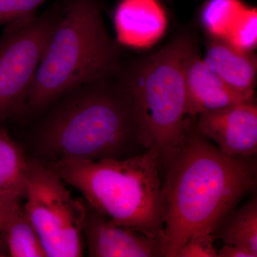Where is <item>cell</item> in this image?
Listing matches in <instances>:
<instances>
[{
  "mask_svg": "<svg viewBox=\"0 0 257 257\" xmlns=\"http://www.w3.org/2000/svg\"><path fill=\"white\" fill-rule=\"evenodd\" d=\"M164 256L176 257L194 233H211L229 211L256 192V155L229 156L191 122L184 143L160 164Z\"/></svg>",
  "mask_w": 257,
  "mask_h": 257,
  "instance_id": "obj_1",
  "label": "cell"
},
{
  "mask_svg": "<svg viewBox=\"0 0 257 257\" xmlns=\"http://www.w3.org/2000/svg\"><path fill=\"white\" fill-rule=\"evenodd\" d=\"M120 73L78 86L54 101L34 134L35 158L42 163L123 160L145 150Z\"/></svg>",
  "mask_w": 257,
  "mask_h": 257,
  "instance_id": "obj_2",
  "label": "cell"
},
{
  "mask_svg": "<svg viewBox=\"0 0 257 257\" xmlns=\"http://www.w3.org/2000/svg\"><path fill=\"white\" fill-rule=\"evenodd\" d=\"M29 93L26 115L40 116L74 88L119 73V43L108 33L101 0H63Z\"/></svg>",
  "mask_w": 257,
  "mask_h": 257,
  "instance_id": "obj_3",
  "label": "cell"
},
{
  "mask_svg": "<svg viewBox=\"0 0 257 257\" xmlns=\"http://www.w3.org/2000/svg\"><path fill=\"white\" fill-rule=\"evenodd\" d=\"M78 189L84 202L116 224L164 241L160 155L147 150L134 156L99 161L44 163Z\"/></svg>",
  "mask_w": 257,
  "mask_h": 257,
  "instance_id": "obj_4",
  "label": "cell"
},
{
  "mask_svg": "<svg viewBox=\"0 0 257 257\" xmlns=\"http://www.w3.org/2000/svg\"><path fill=\"white\" fill-rule=\"evenodd\" d=\"M195 50L192 36L179 34L157 53L121 68L139 141L158 152L160 163L184 143L192 122L186 118L184 72Z\"/></svg>",
  "mask_w": 257,
  "mask_h": 257,
  "instance_id": "obj_5",
  "label": "cell"
},
{
  "mask_svg": "<svg viewBox=\"0 0 257 257\" xmlns=\"http://www.w3.org/2000/svg\"><path fill=\"white\" fill-rule=\"evenodd\" d=\"M24 209L40 235L47 257L83 256L86 204L63 180L36 158H28Z\"/></svg>",
  "mask_w": 257,
  "mask_h": 257,
  "instance_id": "obj_6",
  "label": "cell"
},
{
  "mask_svg": "<svg viewBox=\"0 0 257 257\" xmlns=\"http://www.w3.org/2000/svg\"><path fill=\"white\" fill-rule=\"evenodd\" d=\"M62 15L56 3L42 14L6 25L0 37V124L26 115L32 83Z\"/></svg>",
  "mask_w": 257,
  "mask_h": 257,
  "instance_id": "obj_7",
  "label": "cell"
},
{
  "mask_svg": "<svg viewBox=\"0 0 257 257\" xmlns=\"http://www.w3.org/2000/svg\"><path fill=\"white\" fill-rule=\"evenodd\" d=\"M195 128L229 156L257 153V106L254 101L207 111L196 116Z\"/></svg>",
  "mask_w": 257,
  "mask_h": 257,
  "instance_id": "obj_8",
  "label": "cell"
},
{
  "mask_svg": "<svg viewBox=\"0 0 257 257\" xmlns=\"http://www.w3.org/2000/svg\"><path fill=\"white\" fill-rule=\"evenodd\" d=\"M83 236L92 257H160L164 241L116 224L85 202Z\"/></svg>",
  "mask_w": 257,
  "mask_h": 257,
  "instance_id": "obj_9",
  "label": "cell"
},
{
  "mask_svg": "<svg viewBox=\"0 0 257 257\" xmlns=\"http://www.w3.org/2000/svg\"><path fill=\"white\" fill-rule=\"evenodd\" d=\"M186 114L191 119L207 111L254 101V95L236 90L213 72L194 51L184 72Z\"/></svg>",
  "mask_w": 257,
  "mask_h": 257,
  "instance_id": "obj_10",
  "label": "cell"
},
{
  "mask_svg": "<svg viewBox=\"0 0 257 257\" xmlns=\"http://www.w3.org/2000/svg\"><path fill=\"white\" fill-rule=\"evenodd\" d=\"M114 20L118 43L138 48L158 41L167 25L165 10L158 0H121Z\"/></svg>",
  "mask_w": 257,
  "mask_h": 257,
  "instance_id": "obj_11",
  "label": "cell"
},
{
  "mask_svg": "<svg viewBox=\"0 0 257 257\" xmlns=\"http://www.w3.org/2000/svg\"><path fill=\"white\" fill-rule=\"evenodd\" d=\"M203 60L230 87L254 95L257 60L251 52L238 50L226 40L211 37Z\"/></svg>",
  "mask_w": 257,
  "mask_h": 257,
  "instance_id": "obj_12",
  "label": "cell"
},
{
  "mask_svg": "<svg viewBox=\"0 0 257 257\" xmlns=\"http://www.w3.org/2000/svg\"><path fill=\"white\" fill-rule=\"evenodd\" d=\"M224 244L245 248L257 256V196L236 207L223 218L212 233Z\"/></svg>",
  "mask_w": 257,
  "mask_h": 257,
  "instance_id": "obj_13",
  "label": "cell"
},
{
  "mask_svg": "<svg viewBox=\"0 0 257 257\" xmlns=\"http://www.w3.org/2000/svg\"><path fill=\"white\" fill-rule=\"evenodd\" d=\"M4 236L8 256H47L40 235L21 204L10 214L5 225Z\"/></svg>",
  "mask_w": 257,
  "mask_h": 257,
  "instance_id": "obj_14",
  "label": "cell"
},
{
  "mask_svg": "<svg viewBox=\"0 0 257 257\" xmlns=\"http://www.w3.org/2000/svg\"><path fill=\"white\" fill-rule=\"evenodd\" d=\"M25 152L0 128V189L26 193L28 162Z\"/></svg>",
  "mask_w": 257,
  "mask_h": 257,
  "instance_id": "obj_15",
  "label": "cell"
},
{
  "mask_svg": "<svg viewBox=\"0 0 257 257\" xmlns=\"http://www.w3.org/2000/svg\"><path fill=\"white\" fill-rule=\"evenodd\" d=\"M246 5L241 0H207L201 12V20L209 35L224 40Z\"/></svg>",
  "mask_w": 257,
  "mask_h": 257,
  "instance_id": "obj_16",
  "label": "cell"
},
{
  "mask_svg": "<svg viewBox=\"0 0 257 257\" xmlns=\"http://www.w3.org/2000/svg\"><path fill=\"white\" fill-rule=\"evenodd\" d=\"M238 50L251 52L257 44V10L245 7L224 39Z\"/></svg>",
  "mask_w": 257,
  "mask_h": 257,
  "instance_id": "obj_17",
  "label": "cell"
},
{
  "mask_svg": "<svg viewBox=\"0 0 257 257\" xmlns=\"http://www.w3.org/2000/svg\"><path fill=\"white\" fill-rule=\"evenodd\" d=\"M214 237L207 231H198L189 238L176 257H217Z\"/></svg>",
  "mask_w": 257,
  "mask_h": 257,
  "instance_id": "obj_18",
  "label": "cell"
},
{
  "mask_svg": "<svg viewBox=\"0 0 257 257\" xmlns=\"http://www.w3.org/2000/svg\"><path fill=\"white\" fill-rule=\"evenodd\" d=\"M47 0H0V25H8L35 10Z\"/></svg>",
  "mask_w": 257,
  "mask_h": 257,
  "instance_id": "obj_19",
  "label": "cell"
},
{
  "mask_svg": "<svg viewBox=\"0 0 257 257\" xmlns=\"http://www.w3.org/2000/svg\"><path fill=\"white\" fill-rule=\"evenodd\" d=\"M25 197V193L20 191L0 189V257L8 256L4 236L5 225L12 211Z\"/></svg>",
  "mask_w": 257,
  "mask_h": 257,
  "instance_id": "obj_20",
  "label": "cell"
},
{
  "mask_svg": "<svg viewBox=\"0 0 257 257\" xmlns=\"http://www.w3.org/2000/svg\"><path fill=\"white\" fill-rule=\"evenodd\" d=\"M218 257H255L252 253L245 248L232 245L224 244L217 251Z\"/></svg>",
  "mask_w": 257,
  "mask_h": 257,
  "instance_id": "obj_21",
  "label": "cell"
}]
</instances>
